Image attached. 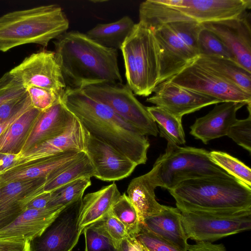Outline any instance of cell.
Returning <instances> with one entry per match:
<instances>
[{"mask_svg": "<svg viewBox=\"0 0 251 251\" xmlns=\"http://www.w3.org/2000/svg\"><path fill=\"white\" fill-rule=\"evenodd\" d=\"M61 100L91 134L106 142L137 165L147 160L150 143L146 136L106 105L83 90L67 87Z\"/></svg>", "mask_w": 251, "mask_h": 251, "instance_id": "6da1fadb", "label": "cell"}, {"mask_svg": "<svg viewBox=\"0 0 251 251\" xmlns=\"http://www.w3.org/2000/svg\"><path fill=\"white\" fill-rule=\"evenodd\" d=\"M53 43L67 87L82 89L99 84L122 83L117 50L102 46L78 31H67Z\"/></svg>", "mask_w": 251, "mask_h": 251, "instance_id": "7a4b0ae2", "label": "cell"}, {"mask_svg": "<svg viewBox=\"0 0 251 251\" xmlns=\"http://www.w3.org/2000/svg\"><path fill=\"white\" fill-rule=\"evenodd\" d=\"M168 191L180 212L251 210V187L231 176L188 179Z\"/></svg>", "mask_w": 251, "mask_h": 251, "instance_id": "3957f363", "label": "cell"}, {"mask_svg": "<svg viewBox=\"0 0 251 251\" xmlns=\"http://www.w3.org/2000/svg\"><path fill=\"white\" fill-rule=\"evenodd\" d=\"M251 8V0H147L140 4L139 22L153 30L176 22L202 24L233 19Z\"/></svg>", "mask_w": 251, "mask_h": 251, "instance_id": "277c9868", "label": "cell"}, {"mask_svg": "<svg viewBox=\"0 0 251 251\" xmlns=\"http://www.w3.org/2000/svg\"><path fill=\"white\" fill-rule=\"evenodd\" d=\"M69 27L68 18L57 4L10 12L0 17V51L27 44L46 47Z\"/></svg>", "mask_w": 251, "mask_h": 251, "instance_id": "5b68a950", "label": "cell"}, {"mask_svg": "<svg viewBox=\"0 0 251 251\" xmlns=\"http://www.w3.org/2000/svg\"><path fill=\"white\" fill-rule=\"evenodd\" d=\"M120 50L126 84L134 94L149 96L157 86L159 76V50L153 31L139 22Z\"/></svg>", "mask_w": 251, "mask_h": 251, "instance_id": "8992f818", "label": "cell"}, {"mask_svg": "<svg viewBox=\"0 0 251 251\" xmlns=\"http://www.w3.org/2000/svg\"><path fill=\"white\" fill-rule=\"evenodd\" d=\"M154 165L157 167L159 186L168 190L188 179L231 176L212 160L207 150L182 147L170 141H167L165 153Z\"/></svg>", "mask_w": 251, "mask_h": 251, "instance_id": "52a82bcc", "label": "cell"}, {"mask_svg": "<svg viewBox=\"0 0 251 251\" xmlns=\"http://www.w3.org/2000/svg\"><path fill=\"white\" fill-rule=\"evenodd\" d=\"M82 90L92 98L109 106L144 135L157 136L159 130L157 124L147 107L136 98L127 84H99Z\"/></svg>", "mask_w": 251, "mask_h": 251, "instance_id": "ba28073f", "label": "cell"}, {"mask_svg": "<svg viewBox=\"0 0 251 251\" xmlns=\"http://www.w3.org/2000/svg\"><path fill=\"white\" fill-rule=\"evenodd\" d=\"M182 225L187 239L214 241L250 230L251 210L227 212L183 211Z\"/></svg>", "mask_w": 251, "mask_h": 251, "instance_id": "9c48e42d", "label": "cell"}, {"mask_svg": "<svg viewBox=\"0 0 251 251\" xmlns=\"http://www.w3.org/2000/svg\"><path fill=\"white\" fill-rule=\"evenodd\" d=\"M182 87L224 102H251V94L194 61L169 79Z\"/></svg>", "mask_w": 251, "mask_h": 251, "instance_id": "30bf717a", "label": "cell"}, {"mask_svg": "<svg viewBox=\"0 0 251 251\" xmlns=\"http://www.w3.org/2000/svg\"><path fill=\"white\" fill-rule=\"evenodd\" d=\"M82 200L65 206L39 236L31 240L30 251H71L83 232L78 225Z\"/></svg>", "mask_w": 251, "mask_h": 251, "instance_id": "8fae6325", "label": "cell"}, {"mask_svg": "<svg viewBox=\"0 0 251 251\" xmlns=\"http://www.w3.org/2000/svg\"><path fill=\"white\" fill-rule=\"evenodd\" d=\"M25 87H36L58 92L67 87L54 51L43 50L32 53L9 71Z\"/></svg>", "mask_w": 251, "mask_h": 251, "instance_id": "7c38bea8", "label": "cell"}, {"mask_svg": "<svg viewBox=\"0 0 251 251\" xmlns=\"http://www.w3.org/2000/svg\"><path fill=\"white\" fill-rule=\"evenodd\" d=\"M84 151L94 168V177L103 181H116L126 178L137 166L126 155L85 129Z\"/></svg>", "mask_w": 251, "mask_h": 251, "instance_id": "4fadbf2b", "label": "cell"}, {"mask_svg": "<svg viewBox=\"0 0 251 251\" xmlns=\"http://www.w3.org/2000/svg\"><path fill=\"white\" fill-rule=\"evenodd\" d=\"M247 11L238 17L201 24L214 33L231 52L234 61L251 73V27Z\"/></svg>", "mask_w": 251, "mask_h": 251, "instance_id": "5bb4252c", "label": "cell"}, {"mask_svg": "<svg viewBox=\"0 0 251 251\" xmlns=\"http://www.w3.org/2000/svg\"><path fill=\"white\" fill-rule=\"evenodd\" d=\"M146 101L182 119L183 116L222 101L176 84L169 79L159 84Z\"/></svg>", "mask_w": 251, "mask_h": 251, "instance_id": "9a60e30c", "label": "cell"}, {"mask_svg": "<svg viewBox=\"0 0 251 251\" xmlns=\"http://www.w3.org/2000/svg\"><path fill=\"white\" fill-rule=\"evenodd\" d=\"M152 30L159 50L158 85L176 75L195 61L198 55L176 35L167 24Z\"/></svg>", "mask_w": 251, "mask_h": 251, "instance_id": "2e32d148", "label": "cell"}, {"mask_svg": "<svg viewBox=\"0 0 251 251\" xmlns=\"http://www.w3.org/2000/svg\"><path fill=\"white\" fill-rule=\"evenodd\" d=\"M46 178L0 185V229L12 222L35 197L44 192Z\"/></svg>", "mask_w": 251, "mask_h": 251, "instance_id": "e0dca14e", "label": "cell"}, {"mask_svg": "<svg viewBox=\"0 0 251 251\" xmlns=\"http://www.w3.org/2000/svg\"><path fill=\"white\" fill-rule=\"evenodd\" d=\"M75 118L61 100L41 111L20 155L65 132Z\"/></svg>", "mask_w": 251, "mask_h": 251, "instance_id": "ac0fdd59", "label": "cell"}, {"mask_svg": "<svg viewBox=\"0 0 251 251\" xmlns=\"http://www.w3.org/2000/svg\"><path fill=\"white\" fill-rule=\"evenodd\" d=\"M247 103L224 102L214 106L206 115L196 119L190 133L206 144L211 140L227 135L236 118L237 111Z\"/></svg>", "mask_w": 251, "mask_h": 251, "instance_id": "d6986e66", "label": "cell"}, {"mask_svg": "<svg viewBox=\"0 0 251 251\" xmlns=\"http://www.w3.org/2000/svg\"><path fill=\"white\" fill-rule=\"evenodd\" d=\"M84 149L85 129L75 117L65 132L19 155V162L15 166L66 151H84Z\"/></svg>", "mask_w": 251, "mask_h": 251, "instance_id": "ffe728a7", "label": "cell"}, {"mask_svg": "<svg viewBox=\"0 0 251 251\" xmlns=\"http://www.w3.org/2000/svg\"><path fill=\"white\" fill-rule=\"evenodd\" d=\"M85 153V151H66L18 165L0 174V185L12 181L39 178L47 179L57 171Z\"/></svg>", "mask_w": 251, "mask_h": 251, "instance_id": "44dd1931", "label": "cell"}, {"mask_svg": "<svg viewBox=\"0 0 251 251\" xmlns=\"http://www.w3.org/2000/svg\"><path fill=\"white\" fill-rule=\"evenodd\" d=\"M65 207L26 209L12 222L0 229V238L28 240L39 236Z\"/></svg>", "mask_w": 251, "mask_h": 251, "instance_id": "7402d4cb", "label": "cell"}, {"mask_svg": "<svg viewBox=\"0 0 251 251\" xmlns=\"http://www.w3.org/2000/svg\"><path fill=\"white\" fill-rule=\"evenodd\" d=\"M157 187L159 186L155 165L150 172L133 178L128 184L127 196L136 210L141 224L145 219L161 212L165 207L156 200Z\"/></svg>", "mask_w": 251, "mask_h": 251, "instance_id": "603a6c76", "label": "cell"}, {"mask_svg": "<svg viewBox=\"0 0 251 251\" xmlns=\"http://www.w3.org/2000/svg\"><path fill=\"white\" fill-rule=\"evenodd\" d=\"M142 225L181 251H187L188 239L182 225L181 212L176 207L166 205L161 212L145 219Z\"/></svg>", "mask_w": 251, "mask_h": 251, "instance_id": "cb8c5ba5", "label": "cell"}, {"mask_svg": "<svg viewBox=\"0 0 251 251\" xmlns=\"http://www.w3.org/2000/svg\"><path fill=\"white\" fill-rule=\"evenodd\" d=\"M121 195L115 183L86 194L82 200L78 222L80 228L83 230L86 226L104 219Z\"/></svg>", "mask_w": 251, "mask_h": 251, "instance_id": "d4e9b609", "label": "cell"}, {"mask_svg": "<svg viewBox=\"0 0 251 251\" xmlns=\"http://www.w3.org/2000/svg\"><path fill=\"white\" fill-rule=\"evenodd\" d=\"M32 106L23 113L0 136V152L19 155L41 112Z\"/></svg>", "mask_w": 251, "mask_h": 251, "instance_id": "484cf974", "label": "cell"}, {"mask_svg": "<svg viewBox=\"0 0 251 251\" xmlns=\"http://www.w3.org/2000/svg\"><path fill=\"white\" fill-rule=\"evenodd\" d=\"M194 61L251 94V73L234 61L215 56L199 55Z\"/></svg>", "mask_w": 251, "mask_h": 251, "instance_id": "4316f807", "label": "cell"}, {"mask_svg": "<svg viewBox=\"0 0 251 251\" xmlns=\"http://www.w3.org/2000/svg\"><path fill=\"white\" fill-rule=\"evenodd\" d=\"M135 25L130 17L125 16L112 23L99 24L85 34L102 46L118 50L121 49Z\"/></svg>", "mask_w": 251, "mask_h": 251, "instance_id": "83f0119b", "label": "cell"}, {"mask_svg": "<svg viewBox=\"0 0 251 251\" xmlns=\"http://www.w3.org/2000/svg\"><path fill=\"white\" fill-rule=\"evenodd\" d=\"M95 174L94 168L85 153L57 171L48 179L44 191L51 192L65 184L81 178H91Z\"/></svg>", "mask_w": 251, "mask_h": 251, "instance_id": "f1b7e54d", "label": "cell"}, {"mask_svg": "<svg viewBox=\"0 0 251 251\" xmlns=\"http://www.w3.org/2000/svg\"><path fill=\"white\" fill-rule=\"evenodd\" d=\"M147 109L152 119L158 125L161 137L178 146L185 143L182 119L158 106L147 107Z\"/></svg>", "mask_w": 251, "mask_h": 251, "instance_id": "f546056e", "label": "cell"}, {"mask_svg": "<svg viewBox=\"0 0 251 251\" xmlns=\"http://www.w3.org/2000/svg\"><path fill=\"white\" fill-rule=\"evenodd\" d=\"M91 184L90 178H81L65 184L51 192L47 207H65L81 199Z\"/></svg>", "mask_w": 251, "mask_h": 251, "instance_id": "4dcf8cb0", "label": "cell"}, {"mask_svg": "<svg viewBox=\"0 0 251 251\" xmlns=\"http://www.w3.org/2000/svg\"><path fill=\"white\" fill-rule=\"evenodd\" d=\"M82 233L85 241V251H118V246L108 233L102 220L85 227Z\"/></svg>", "mask_w": 251, "mask_h": 251, "instance_id": "1f68e13d", "label": "cell"}, {"mask_svg": "<svg viewBox=\"0 0 251 251\" xmlns=\"http://www.w3.org/2000/svg\"><path fill=\"white\" fill-rule=\"evenodd\" d=\"M110 213L124 225L128 235L135 236L139 232L142 224L136 210L125 193L120 196Z\"/></svg>", "mask_w": 251, "mask_h": 251, "instance_id": "d6a6232c", "label": "cell"}, {"mask_svg": "<svg viewBox=\"0 0 251 251\" xmlns=\"http://www.w3.org/2000/svg\"><path fill=\"white\" fill-rule=\"evenodd\" d=\"M212 160L228 174L251 187V170L244 163L221 151L209 152Z\"/></svg>", "mask_w": 251, "mask_h": 251, "instance_id": "836d02e7", "label": "cell"}, {"mask_svg": "<svg viewBox=\"0 0 251 251\" xmlns=\"http://www.w3.org/2000/svg\"><path fill=\"white\" fill-rule=\"evenodd\" d=\"M198 45L199 56H212L234 61L231 52L223 42L214 33L203 27L199 34Z\"/></svg>", "mask_w": 251, "mask_h": 251, "instance_id": "e575fe53", "label": "cell"}, {"mask_svg": "<svg viewBox=\"0 0 251 251\" xmlns=\"http://www.w3.org/2000/svg\"><path fill=\"white\" fill-rule=\"evenodd\" d=\"M176 35L199 56L198 39L202 28L194 21H180L167 24Z\"/></svg>", "mask_w": 251, "mask_h": 251, "instance_id": "d590c367", "label": "cell"}, {"mask_svg": "<svg viewBox=\"0 0 251 251\" xmlns=\"http://www.w3.org/2000/svg\"><path fill=\"white\" fill-rule=\"evenodd\" d=\"M249 116L242 119H237L229 127L226 136L236 143L251 153V104H248Z\"/></svg>", "mask_w": 251, "mask_h": 251, "instance_id": "8d00e7d4", "label": "cell"}, {"mask_svg": "<svg viewBox=\"0 0 251 251\" xmlns=\"http://www.w3.org/2000/svg\"><path fill=\"white\" fill-rule=\"evenodd\" d=\"M143 251H182L146 229L142 225L135 236Z\"/></svg>", "mask_w": 251, "mask_h": 251, "instance_id": "74e56055", "label": "cell"}, {"mask_svg": "<svg viewBox=\"0 0 251 251\" xmlns=\"http://www.w3.org/2000/svg\"><path fill=\"white\" fill-rule=\"evenodd\" d=\"M26 90L33 107L41 111L49 108L61 100L64 92L36 87H27Z\"/></svg>", "mask_w": 251, "mask_h": 251, "instance_id": "f35d334b", "label": "cell"}, {"mask_svg": "<svg viewBox=\"0 0 251 251\" xmlns=\"http://www.w3.org/2000/svg\"><path fill=\"white\" fill-rule=\"evenodd\" d=\"M26 92L22 82L9 71L0 78V106L13 99L22 96Z\"/></svg>", "mask_w": 251, "mask_h": 251, "instance_id": "ab89813d", "label": "cell"}, {"mask_svg": "<svg viewBox=\"0 0 251 251\" xmlns=\"http://www.w3.org/2000/svg\"><path fill=\"white\" fill-rule=\"evenodd\" d=\"M31 105L27 92L22 96L5 102L0 106V123L5 122L22 109Z\"/></svg>", "mask_w": 251, "mask_h": 251, "instance_id": "60d3db41", "label": "cell"}, {"mask_svg": "<svg viewBox=\"0 0 251 251\" xmlns=\"http://www.w3.org/2000/svg\"><path fill=\"white\" fill-rule=\"evenodd\" d=\"M102 222L108 233L118 246L128 236L124 225L110 212L102 220Z\"/></svg>", "mask_w": 251, "mask_h": 251, "instance_id": "b9f144b4", "label": "cell"}, {"mask_svg": "<svg viewBox=\"0 0 251 251\" xmlns=\"http://www.w3.org/2000/svg\"><path fill=\"white\" fill-rule=\"evenodd\" d=\"M0 251H30L29 241L15 238H0Z\"/></svg>", "mask_w": 251, "mask_h": 251, "instance_id": "7bdbcfd3", "label": "cell"}, {"mask_svg": "<svg viewBox=\"0 0 251 251\" xmlns=\"http://www.w3.org/2000/svg\"><path fill=\"white\" fill-rule=\"evenodd\" d=\"M187 251H226L223 244H213L210 242H197L189 245Z\"/></svg>", "mask_w": 251, "mask_h": 251, "instance_id": "ee69618b", "label": "cell"}, {"mask_svg": "<svg viewBox=\"0 0 251 251\" xmlns=\"http://www.w3.org/2000/svg\"><path fill=\"white\" fill-rule=\"evenodd\" d=\"M19 162V155L0 152V174L15 167Z\"/></svg>", "mask_w": 251, "mask_h": 251, "instance_id": "f6af8a7d", "label": "cell"}, {"mask_svg": "<svg viewBox=\"0 0 251 251\" xmlns=\"http://www.w3.org/2000/svg\"><path fill=\"white\" fill-rule=\"evenodd\" d=\"M118 251H143L135 236L128 235L119 244Z\"/></svg>", "mask_w": 251, "mask_h": 251, "instance_id": "bcb514c9", "label": "cell"}, {"mask_svg": "<svg viewBox=\"0 0 251 251\" xmlns=\"http://www.w3.org/2000/svg\"><path fill=\"white\" fill-rule=\"evenodd\" d=\"M51 193L44 192L33 199L27 205L26 209H42L47 207L50 199Z\"/></svg>", "mask_w": 251, "mask_h": 251, "instance_id": "7dc6e473", "label": "cell"}]
</instances>
